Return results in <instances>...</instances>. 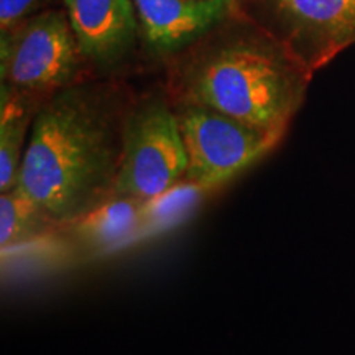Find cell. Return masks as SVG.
<instances>
[{
    "instance_id": "obj_9",
    "label": "cell",
    "mask_w": 355,
    "mask_h": 355,
    "mask_svg": "<svg viewBox=\"0 0 355 355\" xmlns=\"http://www.w3.org/2000/svg\"><path fill=\"white\" fill-rule=\"evenodd\" d=\"M141 202L140 199L114 194L79 219L60 225L79 265L135 243Z\"/></svg>"
},
{
    "instance_id": "obj_11",
    "label": "cell",
    "mask_w": 355,
    "mask_h": 355,
    "mask_svg": "<svg viewBox=\"0 0 355 355\" xmlns=\"http://www.w3.org/2000/svg\"><path fill=\"white\" fill-rule=\"evenodd\" d=\"M60 227L24 189L0 193V252L35 242Z\"/></svg>"
},
{
    "instance_id": "obj_13",
    "label": "cell",
    "mask_w": 355,
    "mask_h": 355,
    "mask_svg": "<svg viewBox=\"0 0 355 355\" xmlns=\"http://www.w3.org/2000/svg\"><path fill=\"white\" fill-rule=\"evenodd\" d=\"M50 0H0V35H6L33 15L43 12Z\"/></svg>"
},
{
    "instance_id": "obj_1",
    "label": "cell",
    "mask_w": 355,
    "mask_h": 355,
    "mask_svg": "<svg viewBox=\"0 0 355 355\" xmlns=\"http://www.w3.org/2000/svg\"><path fill=\"white\" fill-rule=\"evenodd\" d=\"M132 102L122 87L89 79L40 105L17 186L56 224L79 219L115 194Z\"/></svg>"
},
{
    "instance_id": "obj_4",
    "label": "cell",
    "mask_w": 355,
    "mask_h": 355,
    "mask_svg": "<svg viewBox=\"0 0 355 355\" xmlns=\"http://www.w3.org/2000/svg\"><path fill=\"white\" fill-rule=\"evenodd\" d=\"M186 171L188 155L170 94L133 101L123 125L115 194L146 201L184 180Z\"/></svg>"
},
{
    "instance_id": "obj_3",
    "label": "cell",
    "mask_w": 355,
    "mask_h": 355,
    "mask_svg": "<svg viewBox=\"0 0 355 355\" xmlns=\"http://www.w3.org/2000/svg\"><path fill=\"white\" fill-rule=\"evenodd\" d=\"M0 38V78L8 86L46 101L89 81L91 68L63 10L40 12Z\"/></svg>"
},
{
    "instance_id": "obj_7",
    "label": "cell",
    "mask_w": 355,
    "mask_h": 355,
    "mask_svg": "<svg viewBox=\"0 0 355 355\" xmlns=\"http://www.w3.org/2000/svg\"><path fill=\"white\" fill-rule=\"evenodd\" d=\"M150 56L170 60L234 12L237 0H132Z\"/></svg>"
},
{
    "instance_id": "obj_2",
    "label": "cell",
    "mask_w": 355,
    "mask_h": 355,
    "mask_svg": "<svg viewBox=\"0 0 355 355\" xmlns=\"http://www.w3.org/2000/svg\"><path fill=\"white\" fill-rule=\"evenodd\" d=\"M313 78L283 40L225 38L173 66V104L214 109L283 140Z\"/></svg>"
},
{
    "instance_id": "obj_12",
    "label": "cell",
    "mask_w": 355,
    "mask_h": 355,
    "mask_svg": "<svg viewBox=\"0 0 355 355\" xmlns=\"http://www.w3.org/2000/svg\"><path fill=\"white\" fill-rule=\"evenodd\" d=\"M207 191L199 188L184 178L157 196L141 202V214L137 242L162 235L166 230L178 227L189 219L191 214L201 206Z\"/></svg>"
},
{
    "instance_id": "obj_10",
    "label": "cell",
    "mask_w": 355,
    "mask_h": 355,
    "mask_svg": "<svg viewBox=\"0 0 355 355\" xmlns=\"http://www.w3.org/2000/svg\"><path fill=\"white\" fill-rule=\"evenodd\" d=\"M42 104L38 97L0 84V193L19 184L26 144Z\"/></svg>"
},
{
    "instance_id": "obj_8",
    "label": "cell",
    "mask_w": 355,
    "mask_h": 355,
    "mask_svg": "<svg viewBox=\"0 0 355 355\" xmlns=\"http://www.w3.org/2000/svg\"><path fill=\"white\" fill-rule=\"evenodd\" d=\"M83 56L97 74H112L130 55L139 32L132 0H63Z\"/></svg>"
},
{
    "instance_id": "obj_6",
    "label": "cell",
    "mask_w": 355,
    "mask_h": 355,
    "mask_svg": "<svg viewBox=\"0 0 355 355\" xmlns=\"http://www.w3.org/2000/svg\"><path fill=\"white\" fill-rule=\"evenodd\" d=\"M285 26L283 42L316 73L355 44V0H273Z\"/></svg>"
},
{
    "instance_id": "obj_5",
    "label": "cell",
    "mask_w": 355,
    "mask_h": 355,
    "mask_svg": "<svg viewBox=\"0 0 355 355\" xmlns=\"http://www.w3.org/2000/svg\"><path fill=\"white\" fill-rule=\"evenodd\" d=\"M175 109L188 155L186 180L206 191L227 183L282 141L214 109L193 104Z\"/></svg>"
}]
</instances>
